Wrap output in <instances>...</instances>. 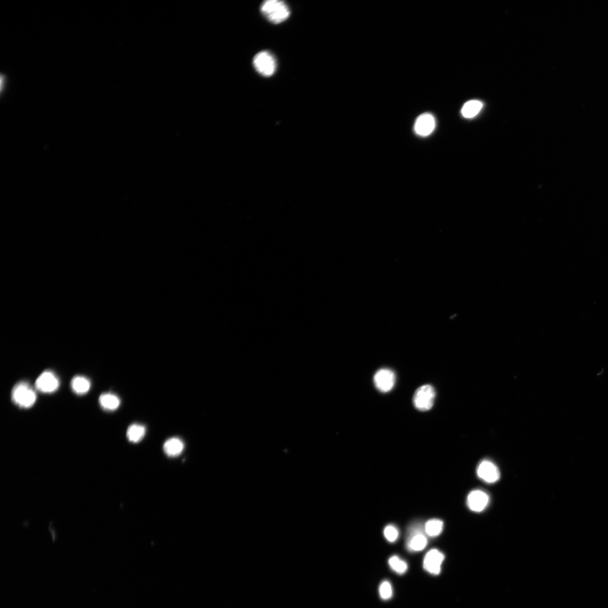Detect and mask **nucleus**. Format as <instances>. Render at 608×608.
<instances>
[{
  "label": "nucleus",
  "mask_w": 608,
  "mask_h": 608,
  "mask_svg": "<svg viewBox=\"0 0 608 608\" xmlns=\"http://www.w3.org/2000/svg\"><path fill=\"white\" fill-rule=\"evenodd\" d=\"M478 476L482 480L488 483H493L497 482L500 478V472L497 466L492 461L483 460L477 468Z\"/></svg>",
  "instance_id": "6e6552de"
},
{
  "label": "nucleus",
  "mask_w": 608,
  "mask_h": 608,
  "mask_svg": "<svg viewBox=\"0 0 608 608\" xmlns=\"http://www.w3.org/2000/svg\"><path fill=\"white\" fill-rule=\"evenodd\" d=\"M427 540L423 533L415 532L412 534L407 542V548L411 551L418 552L423 550L427 546Z\"/></svg>",
  "instance_id": "9b49d317"
},
{
  "label": "nucleus",
  "mask_w": 608,
  "mask_h": 608,
  "mask_svg": "<svg viewBox=\"0 0 608 608\" xmlns=\"http://www.w3.org/2000/svg\"><path fill=\"white\" fill-rule=\"evenodd\" d=\"M35 386L36 389L41 392L51 393L58 389L59 381L54 373L51 370H46L36 380Z\"/></svg>",
  "instance_id": "423d86ee"
},
{
  "label": "nucleus",
  "mask_w": 608,
  "mask_h": 608,
  "mask_svg": "<svg viewBox=\"0 0 608 608\" xmlns=\"http://www.w3.org/2000/svg\"><path fill=\"white\" fill-rule=\"evenodd\" d=\"M253 64L257 72L264 77L273 75L277 68L274 56L267 51L257 53L254 58Z\"/></svg>",
  "instance_id": "20e7f679"
},
{
  "label": "nucleus",
  "mask_w": 608,
  "mask_h": 608,
  "mask_svg": "<svg viewBox=\"0 0 608 608\" xmlns=\"http://www.w3.org/2000/svg\"><path fill=\"white\" fill-rule=\"evenodd\" d=\"M395 380L394 373L392 370L388 368L379 370L374 376V383L376 388L383 393H388L393 388Z\"/></svg>",
  "instance_id": "39448f33"
},
{
  "label": "nucleus",
  "mask_w": 608,
  "mask_h": 608,
  "mask_svg": "<svg viewBox=\"0 0 608 608\" xmlns=\"http://www.w3.org/2000/svg\"><path fill=\"white\" fill-rule=\"evenodd\" d=\"M435 391L430 385L421 386L415 391L414 396V404L415 408L420 411H429L434 405Z\"/></svg>",
  "instance_id": "7ed1b4c3"
},
{
  "label": "nucleus",
  "mask_w": 608,
  "mask_h": 608,
  "mask_svg": "<svg viewBox=\"0 0 608 608\" xmlns=\"http://www.w3.org/2000/svg\"><path fill=\"white\" fill-rule=\"evenodd\" d=\"M435 127V120L430 113L420 115L416 121L414 129L417 135L427 137L431 134Z\"/></svg>",
  "instance_id": "1a4fd4ad"
},
{
  "label": "nucleus",
  "mask_w": 608,
  "mask_h": 608,
  "mask_svg": "<svg viewBox=\"0 0 608 608\" xmlns=\"http://www.w3.org/2000/svg\"><path fill=\"white\" fill-rule=\"evenodd\" d=\"M91 387L90 381L82 376H76L71 382V388L77 395H84L89 391Z\"/></svg>",
  "instance_id": "ddd939ff"
},
{
  "label": "nucleus",
  "mask_w": 608,
  "mask_h": 608,
  "mask_svg": "<svg viewBox=\"0 0 608 608\" xmlns=\"http://www.w3.org/2000/svg\"><path fill=\"white\" fill-rule=\"evenodd\" d=\"M261 12L273 23L285 22L289 17L290 11L287 5L278 0H267L262 4Z\"/></svg>",
  "instance_id": "f257e3e1"
},
{
  "label": "nucleus",
  "mask_w": 608,
  "mask_h": 608,
  "mask_svg": "<svg viewBox=\"0 0 608 608\" xmlns=\"http://www.w3.org/2000/svg\"><path fill=\"white\" fill-rule=\"evenodd\" d=\"M7 81V79L6 75H2V76H1V92H2V94L3 93V91L5 89V86H6Z\"/></svg>",
  "instance_id": "412c9836"
},
{
  "label": "nucleus",
  "mask_w": 608,
  "mask_h": 608,
  "mask_svg": "<svg viewBox=\"0 0 608 608\" xmlns=\"http://www.w3.org/2000/svg\"><path fill=\"white\" fill-rule=\"evenodd\" d=\"M145 434V427L140 424H132L128 427L127 431V437L128 441L133 443L141 442Z\"/></svg>",
  "instance_id": "dca6fc26"
},
{
  "label": "nucleus",
  "mask_w": 608,
  "mask_h": 608,
  "mask_svg": "<svg viewBox=\"0 0 608 608\" xmlns=\"http://www.w3.org/2000/svg\"><path fill=\"white\" fill-rule=\"evenodd\" d=\"M489 502V497L488 494L481 490H475L468 494L467 498V504L471 511L474 512H482L485 509Z\"/></svg>",
  "instance_id": "9d476101"
},
{
  "label": "nucleus",
  "mask_w": 608,
  "mask_h": 608,
  "mask_svg": "<svg viewBox=\"0 0 608 608\" xmlns=\"http://www.w3.org/2000/svg\"><path fill=\"white\" fill-rule=\"evenodd\" d=\"M379 594L381 598L388 600L393 596V589L391 584L388 581H385L381 584L379 587Z\"/></svg>",
  "instance_id": "6ab92c4d"
},
{
  "label": "nucleus",
  "mask_w": 608,
  "mask_h": 608,
  "mask_svg": "<svg viewBox=\"0 0 608 608\" xmlns=\"http://www.w3.org/2000/svg\"><path fill=\"white\" fill-rule=\"evenodd\" d=\"M12 398L14 404L20 408L29 409L35 403L37 395L29 384L22 381L15 385Z\"/></svg>",
  "instance_id": "f03ea898"
},
{
  "label": "nucleus",
  "mask_w": 608,
  "mask_h": 608,
  "mask_svg": "<svg viewBox=\"0 0 608 608\" xmlns=\"http://www.w3.org/2000/svg\"><path fill=\"white\" fill-rule=\"evenodd\" d=\"M443 522L440 519H431L425 524V532L430 537H436L442 532Z\"/></svg>",
  "instance_id": "f3484780"
},
{
  "label": "nucleus",
  "mask_w": 608,
  "mask_h": 608,
  "mask_svg": "<svg viewBox=\"0 0 608 608\" xmlns=\"http://www.w3.org/2000/svg\"><path fill=\"white\" fill-rule=\"evenodd\" d=\"M384 535L386 539L390 543H394L398 539L399 532L396 527L392 525H388L384 529Z\"/></svg>",
  "instance_id": "aec40b11"
},
{
  "label": "nucleus",
  "mask_w": 608,
  "mask_h": 608,
  "mask_svg": "<svg viewBox=\"0 0 608 608\" xmlns=\"http://www.w3.org/2000/svg\"><path fill=\"white\" fill-rule=\"evenodd\" d=\"M99 403L102 408L107 411H115L120 405L118 396L112 393H104L100 396Z\"/></svg>",
  "instance_id": "4468645a"
},
{
  "label": "nucleus",
  "mask_w": 608,
  "mask_h": 608,
  "mask_svg": "<svg viewBox=\"0 0 608 608\" xmlns=\"http://www.w3.org/2000/svg\"><path fill=\"white\" fill-rule=\"evenodd\" d=\"M389 565L395 573L402 575L408 569V565L405 561L400 559L397 556H393L389 560Z\"/></svg>",
  "instance_id": "a211bd4d"
},
{
  "label": "nucleus",
  "mask_w": 608,
  "mask_h": 608,
  "mask_svg": "<svg viewBox=\"0 0 608 608\" xmlns=\"http://www.w3.org/2000/svg\"><path fill=\"white\" fill-rule=\"evenodd\" d=\"M483 106L481 101L473 100L467 102L462 108V115L467 118L474 117L481 111Z\"/></svg>",
  "instance_id": "2eb2a0df"
},
{
  "label": "nucleus",
  "mask_w": 608,
  "mask_h": 608,
  "mask_svg": "<svg viewBox=\"0 0 608 608\" xmlns=\"http://www.w3.org/2000/svg\"><path fill=\"white\" fill-rule=\"evenodd\" d=\"M184 448L183 441L178 437L169 439L163 445L164 452L168 456L172 457H177L181 454Z\"/></svg>",
  "instance_id": "f8f14e48"
},
{
  "label": "nucleus",
  "mask_w": 608,
  "mask_h": 608,
  "mask_svg": "<svg viewBox=\"0 0 608 608\" xmlns=\"http://www.w3.org/2000/svg\"><path fill=\"white\" fill-rule=\"evenodd\" d=\"M445 556L440 551L432 549L426 554L423 562L424 569L432 575H438L441 571L442 564Z\"/></svg>",
  "instance_id": "0eeeda50"
}]
</instances>
